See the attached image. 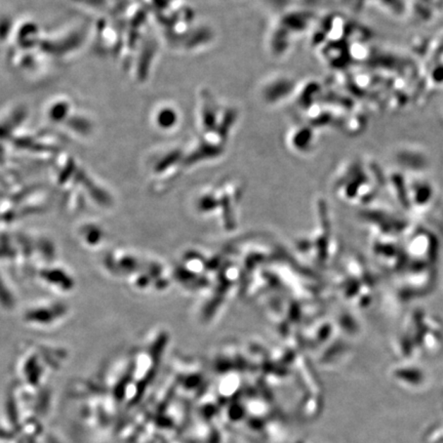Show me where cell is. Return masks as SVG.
<instances>
[{"label": "cell", "instance_id": "1", "mask_svg": "<svg viewBox=\"0 0 443 443\" xmlns=\"http://www.w3.org/2000/svg\"><path fill=\"white\" fill-rule=\"evenodd\" d=\"M289 145L296 152L307 153L313 149L316 137L313 131L306 126H298L291 130L289 135Z\"/></svg>", "mask_w": 443, "mask_h": 443}]
</instances>
